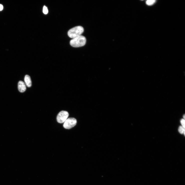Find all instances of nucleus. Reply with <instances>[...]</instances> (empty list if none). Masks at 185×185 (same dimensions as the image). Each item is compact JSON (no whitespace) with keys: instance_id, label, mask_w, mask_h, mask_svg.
<instances>
[{"instance_id":"1","label":"nucleus","mask_w":185,"mask_h":185,"mask_svg":"<svg viewBox=\"0 0 185 185\" xmlns=\"http://www.w3.org/2000/svg\"><path fill=\"white\" fill-rule=\"evenodd\" d=\"M86 43V38L80 35L74 38L70 41V44L73 47H79L84 46Z\"/></svg>"},{"instance_id":"2","label":"nucleus","mask_w":185,"mask_h":185,"mask_svg":"<svg viewBox=\"0 0 185 185\" xmlns=\"http://www.w3.org/2000/svg\"><path fill=\"white\" fill-rule=\"evenodd\" d=\"M84 31L83 27L77 26L70 29L68 32V35L69 37L73 39L81 35Z\"/></svg>"},{"instance_id":"3","label":"nucleus","mask_w":185,"mask_h":185,"mask_svg":"<svg viewBox=\"0 0 185 185\" xmlns=\"http://www.w3.org/2000/svg\"><path fill=\"white\" fill-rule=\"evenodd\" d=\"M76 120L74 118L67 119L64 123L63 127L66 129H70L74 127L76 124Z\"/></svg>"},{"instance_id":"4","label":"nucleus","mask_w":185,"mask_h":185,"mask_svg":"<svg viewBox=\"0 0 185 185\" xmlns=\"http://www.w3.org/2000/svg\"><path fill=\"white\" fill-rule=\"evenodd\" d=\"M69 115V113L67 111H61L57 116V121L60 123H64L67 119Z\"/></svg>"},{"instance_id":"5","label":"nucleus","mask_w":185,"mask_h":185,"mask_svg":"<svg viewBox=\"0 0 185 185\" xmlns=\"http://www.w3.org/2000/svg\"><path fill=\"white\" fill-rule=\"evenodd\" d=\"M18 88L19 91L20 92H23L26 90V85L24 82L22 81H20L19 82Z\"/></svg>"},{"instance_id":"6","label":"nucleus","mask_w":185,"mask_h":185,"mask_svg":"<svg viewBox=\"0 0 185 185\" xmlns=\"http://www.w3.org/2000/svg\"><path fill=\"white\" fill-rule=\"evenodd\" d=\"M25 84L28 87H30L32 86V82L30 76L26 75L25 78Z\"/></svg>"},{"instance_id":"7","label":"nucleus","mask_w":185,"mask_h":185,"mask_svg":"<svg viewBox=\"0 0 185 185\" xmlns=\"http://www.w3.org/2000/svg\"><path fill=\"white\" fill-rule=\"evenodd\" d=\"M156 1L155 0H148L146 2V4L148 5L151 6L155 4Z\"/></svg>"},{"instance_id":"8","label":"nucleus","mask_w":185,"mask_h":185,"mask_svg":"<svg viewBox=\"0 0 185 185\" xmlns=\"http://www.w3.org/2000/svg\"><path fill=\"white\" fill-rule=\"evenodd\" d=\"M178 131L181 134H184L185 135V128H183L182 126H180L178 128Z\"/></svg>"},{"instance_id":"9","label":"nucleus","mask_w":185,"mask_h":185,"mask_svg":"<svg viewBox=\"0 0 185 185\" xmlns=\"http://www.w3.org/2000/svg\"><path fill=\"white\" fill-rule=\"evenodd\" d=\"M43 12L44 14L45 15L47 14L48 13V10L47 7L44 6L43 8Z\"/></svg>"},{"instance_id":"10","label":"nucleus","mask_w":185,"mask_h":185,"mask_svg":"<svg viewBox=\"0 0 185 185\" xmlns=\"http://www.w3.org/2000/svg\"><path fill=\"white\" fill-rule=\"evenodd\" d=\"M185 121L184 119H182L180 120V123L182 126L184 128L185 127Z\"/></svg>"},{"instance_id":"11","label":"nucleus","mask_w":185,"mask_h":185,"mask_svg":"<svg viewBox=\"0 0 185 185\" xmlns=\"http://www.w3.org/2000/svg\"><path fill=\"white\" fill-rule=\"evenodd\" d=\"M3 6L1 4H0V11H2L3 10Z\"/></svg>"},{"instance_id":"12","label":"nucleus","mask_w":185,"mask_h":185,"mask_svg":"<svg viewBox=\"0 0 185 185\" xmlns=\"http://www.w3.org/2000/svg\"><path fill=\"white\" fill-rule=\"evenodd\" d=\"M183 117L184 118V119H185V115H184L183 116Z\"/></svg>"}]
</instances>
